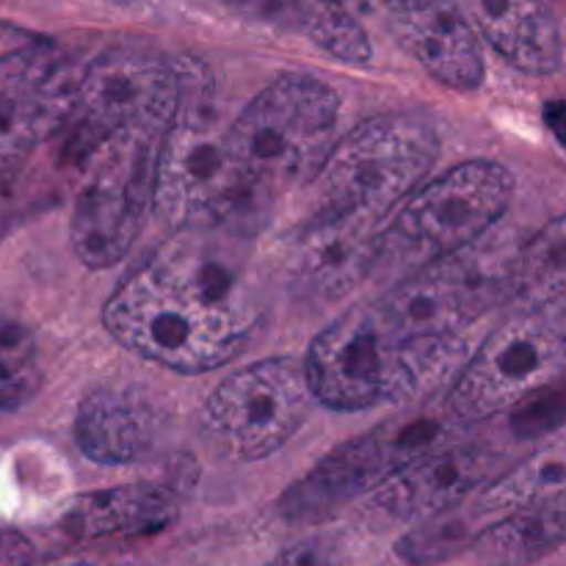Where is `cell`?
I'll list each match as a JSON object with an SVG mask.
<instances>
[{"label":"cell","mask_w":566,"mask_h":566,"mask_svg":"<svg viewBox=\"0 0 566 566\" xmlns=\"http://www.w3.org/2000/svg\"><path fill=\"white\" fill-rule=\"evenodd\" d=\"M103 318L130 352L180 374H202L241 352L254 310L224 265L186 238L133 269L111 293Z\"/></svg>","instance_id":"1"},{"label":"cell","mask_w":566,"mask_h":566,"mask_svg":"<svg viewBox=\"0 0 566 566\" xmlns=\"http://www.w3.org/2000/svg\"><path fill=\"white\" fill-rule=\"evenodd\" d=\"M177 99L160 142L153 205L177 232L235 230L263 216L241 180L219 125L210 77L197 61H177Z\"/></svg>","instance_id":"2"},{"label":"cell","mask_w":566,"mask_h":566,"mask_svg":"<svg viewBox=\"0 0 566 566\" xmlns=\"http://www.w3.org/2000/svg\"><path fill=\"white\" fill-rule=\"evenodd\" d=\"M340 99L326 81L282 75L227 127L235 169L260 210L282 191L313 177L335 136Z\"/></svg>","instance_id":"3"},{"label":"cell","mask_w":566,"mask_h":566,"mask_svg":"<svg viewBox=\"0 0 566 566\" xmlns=\"http://www.w3.org/2000/svg\"><path fill=\"white\" fill-rule=\"evenodd\" d=\"M437 147L434 127L418 116L385 114L363 122L332 144L310 177L307 216L385 224L429 175Z\"/></svg>","instance_id":"4"},{"label":"cell","mask_w":566,"mask_h":566,"mask_svg":"<svg viewBox=\"0 0 566 566\" xmlns=\"http://www.w3.org/2000/svg\"><path fill=\"white\" fill-rule=\"evenodd\" d=\"M440 363L403 343L370 302L348 310L315 337L304 374L315 401L357 412L403 401Z\"/></svg>","instance_id":"5"},{"label":"cell","mask_w":566,"mask_h":566,"mask_svg":"<svg viewBox=\"0 0 566 566\" xmlns=\"http://www.w3.org/2000/svg\"><path fill=\"white\" fill-rule=\"evenodd\" d=\"M169 122H138L111 133L81 169L72 247L88 269L125 258L153 202L160 142Z\"/></svg>","instance_id":"6"},{"label":"cell","mask_w":566,"mask_h":566,"mask_svg":"<svg viewBox=\"0 0 566 566\" xmlns=\"http://www.w3.org/2000/svg\"><path fill=\"white\" fill-rule=\"evenodd\" d=\"M514 197L506 166L470 160L418 186L381 232L379 260L390 258L412 271L484 241Z\"/></svg>","instance_id":"7"},{"label":"cell","mask_w":566,"mask_h":566,"mask_svg":"<svg viewBox=\"0 0 566 566\" xmlns=\"http://www.w3.org/2000/svg\"><path fill=\"white\" fill-rule=\"evenodd\" d=\"M177 99L175 64L142 48H116L81 72L70 108L53 127L61 136V164L86 166L94 149L127 125L169 122Z\"/></svg>","instance_id":"8"},{"label":"cell","mask_w":566,"mask_h":566,"mask_svg":"<svg viewBox=\"0 0 566 566\" xmlns=\"http://www.w3.org/2000/svg\"><path fill=\"white\" fill-rule=\"evenodd\" d=\"M566 357L562 307H528L492 332L446 398L451 423L509 412L545 392Z\"/></svg>","instance_id":"9"},{"label":"cell","mask_w":566,"mask_h":566,"mask_svg":"<svg viewBox=\"0 0 566 566\" xmlns=\"http://www.w3.org/2000/svg\"><path fill=\"white\" fill-rule=\"evenodd\" d=\"M313 403L304 363L263 359L227 376L205 403L210 440L241 462L280 451L304 423Z\"/></svg>","instance_id":"10"},{"label":"cell","mask_w":566,"mask_h":566,"mask_svg":"<svg viewBox=\"0 0 566 566\" xmlns=\"http://www.w3.org/2000/svg\"><path fill=\"white\" fill-rule=\"evenodd\" d=\"M440 442H446L440 420L379 426L370 434L335 448L324 462H318L304 479H298L282 495V517L293 520V523H313V520L329 517L343 503L354 501L365 492H374L401 464Z\"/></svg>","instance_id":"11"},{"label":"cell","mask_w":566,"mask_h":566,"mask_svg":"<svg viewBox=\"0 0 566 566\" xmlns=\"http://www.w3.org/2000/svg\"><path fill=\"white\" fill-rule=\"evenodd\" d=\"M64 64L50 44L0 59V182L53 133L72 99Z\"/></svg>","instance_id":"12"},{"label":"cell","mask_w":566,"mask_h":566,"mask_svg":"<svg viewBox=\"0 0 566 566\" xmlns=\"http://www.w3.org/2000/svg\"><path fill=\"white\" fill-rule=\"evenodd\" d=\"M501 470V453L481 442H440L409 459L370 492V509L390 520H426L468 501Z\"/></svg>","instance_id":"13"},{"label":"cell","mask_w":566,"mask_h":566,"mask_svg":"<svg viewBox=\"0 0 566 566\" xmlns=\"http://www.w3.org/2000/svg\"><path fill=\"white\" fill-rule=\"evenodd\" d=\"M385 224L346 216H304L291 243L293 274L321 296L352 291L379 263Z\"/></svg>","instance_id":"14"},{"label":"cell","mask_w":566,"mask_h":566,"mask_svg":"<svg viewBox=\"0 0 566 566\" xmlns=\"http://www.w3.org/2000/svg\"><path fill=\"white\" fill-rule=\"evenodd\" d=\"M403 48L448 88L473 92L484 81L479 36L453 0H434L420 9L390 11Z\"/></svg>","instance_id":"15"},{"label":"cell","mask_w":566,"mask_h":566,"mask_svg":"<svg viewBox=\"0 0 566 566\" xmlns=\"http://www.w3.org/2000/svg\"><path fill=\"white\" fill-rule=\"evenodd\" d=\"M470 25L512 66L528 75H553L564 44L556 14L545 0H462Z\"/></svg>","instance_id":"16"},{"label":"cell","mask_w":566,"mask_h":566,"mask_svg":"<svg viewBox=\"0 0 566 566\" xmlns=\"http://www.w3.org/2000/svg\"><path fill=\"white\" fill-rule=\"evenodd\" d=\"M177 501L158 484H127L75 497L59 514V531L75 542L130 539L166 528Z\"/></svg>","instance_id":"17"},{"label":"cell","mask_w":566,"mask_h":566,"mask_svg":"<svg viewBox=\"0 0 566 566\" xmlns=\"http://www.w3.org/2000/svg\"><path fill=\"white\" fill-rule=\"evenodd\" d=\"M77 448L97 464H133L153 448L155 415L138 392L103 387L83 398L75 418Z\"/></svg>","instance_id":"18"},{"label":"cell","mask_w":566,"mask_h":566,"mask_svg":"<svg viewBox=\"0 0 566 566\" xmlns=\"http://www.w3.org/2000/svg\"><path fill=\"white\" fill-rule=\"evenodd\" d=\"M566 531L564 495L512 509L490 528L479 531L475 551L501 564H525L562 547Z\"/></svg>","instance_id":"19"},{"label":"cell","mask_w":566,"mask_h":566,"mask_svg":"<svg viewBox=\"0 0 566 566\" xmlns=\"http://www.w3.org/2000/svg\"><path fill=\"white\" fill-rule=\"evenodd\" d=\"M514 293L531 307H562L564 302V221L556 219L517 254Z\"/></svg>","instance_id":"20"},{"label":"cell","mask_w":566,"mask_h":566,"mask_svg":"<svg viewBox=\"0 0 566 566\" xmlns=\"http://www.w3.org/2000/svg\"><path fill=\"white\" fill-rule=\"evenodd\" d=\"M296 31H302L310 42L335 55L337 61H346V64L370 61L368 33L337 0H304Z\"/></svg>","instance_id":"21"},{"label":"cell","mask_w":566,"mask_h":566,"mask_svg":"<svg viewBox=\"0 0 566 566\" xmlns=\"http://www.w3.org/2000/svg\"><path fill=\"white\" fill-rule=\"evenodd\" d=\"M42 387L36 337L17 321L0 324V412H20Z\"/></svg>","instance_id":"22"},{"label":"cell","mask_w":566,"mask_h":566,"mask_svg":"<svg viewBox=\"0 0 566 566\" xmlns=\"http://www.w3.org/2000/svg\"><path fill=\"white\" fill-rule=\"evenodd\" d=\"M479 531L473 528V512H464L462 503L434 517L420 520L418 528L409 531L396 545L398 556L407 564L429 566L457 556L464 547L473 545Z\"/></svg>","instance_id":"23"},{"label":"cell","mask_w":566,"mask_h":566,"mask_svg":"<svg viewBox=\"0 0 566 566\" xmlns=\"http://www.w3.org/2000/svg\"><path fill=\"white\" fill-rule=\"evenodd\" d=\"M227 3L260 20L280 22L287 28H296L298 9H302V0H227Z\"/></svg>","instance_id":"24"},{"label":"cell","mask_w":566,"mask_h":566,"mask_svg":"<svg viewBox=\"0 0 566 566\" xmlns=\"http://www.w3.org/2000/svg\"><path fill=\"white\" fill-rule=\"evenodd\" d=\"M265 566H332V562L321 547L298 545V547H291V551L280 553L274 562Z\"/></svg>","instance_id":"25"},{"label":"cell","mask_w":566,"mask_h":566,"mask_svg":"<svg viewBox=\"0 0 566 566\" xmlns=\"http://www.w3.org/2000/svg\"><path fill=\"white\" fill-rule=\"evenodd\" d=\"M31 566H105L97 558H86V556H59V558H44V562H36Z\"/></svg>","instance_id":"26"},{"label":"cell","mask_w":566,"mask_h":566,"mask_svg":"<svg viewBox=\"0 0 566 566\" xmlns=\"http://www.w3.org/2000/svg\"><path fill=\"white\" fill-rule=\"evenodd\" d=\"M434 0H387L390 11H401V9H420V6H429Z\"/></svg>","instance_id":"27"},{"label":"cell","mask_w":566,"mask_h":566,"mask_svg":"<svg viewBox=\"0 0 566 566\" xmlns=\"http://www.w3.org/2000/svg\"><path fill=\"white\" fill-rule=\"evenodd\" d=\"M337 3H343V0H337Z\"/></svg>","instance_id":"28"}]
</instances>
